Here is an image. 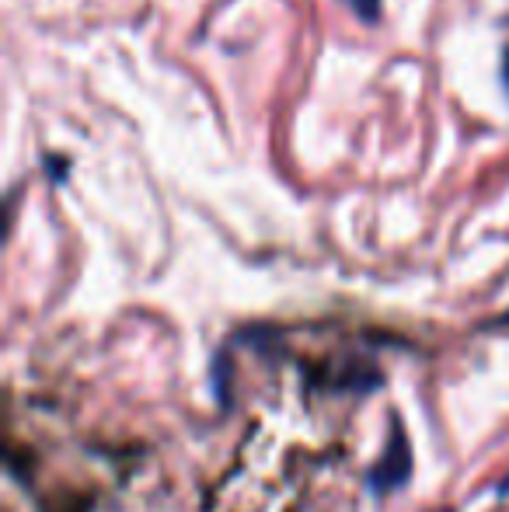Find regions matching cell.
Listing matches in <instances>:
<instances>
[{
  "mask_svg": "<svg viewBox=\"0 0 509 512\" xmlns=\"http://www.w3.org/2000/svg\"><path fill=\"white\" fill-rule=\"evenodd\" d=\"M447 512H450V509H447Z\"/></svg>",
  "mask_w": 509,
  "mask_h": 512,
  "instance_id": "2",
  "label": "cell"
},
{
  "mask_svg": "<svg viewBox=\"0 0 509 512\" xmlns=\"http://www.w3.org/2000/svg\"><path fill=\"white\" fill-rule=\"evenodd\" d=\"M346 4L367 21H377V11H381V0H346Z\"/></svg>",
  "mask_w": 509,
  "mask_h": 512,
  "instance_id": "1",
  "label": "cell"
}]
</instances>
